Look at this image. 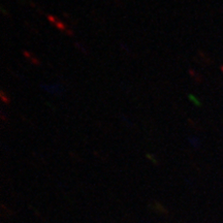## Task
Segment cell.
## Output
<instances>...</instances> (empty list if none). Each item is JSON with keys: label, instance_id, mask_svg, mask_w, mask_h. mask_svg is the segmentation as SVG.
<instances>
[{"label": "cell", "instance_id": "obj_3", "mask_svg": "<svg viewBox=\"0 0 223 223\" xmlns=\"http://www.w3.org/2000/svg\"><path fill=\"white\" fill-rule=\"evenodd\" d=\"M1 98H2V101L4 103H8L9 102V99H7V97L5 96L4 91H1Z\"/></svg>", "mask_w": 223, "mask_h": 223}, {"label": "cell", "instance_id": "obj_2", "mask_svg": "<svg viewBox=\"0 0 223 223\" xmlns=\"http://www.w3.org/2000/svg\"><path fill=\"white\" fill-rule=\"evenodd\" d=\"M24 55L26 56V57H28V59L30 60V61L32 62V63H34V64H40V61H37V60H35V59H34V58H35L34 56H32L31 54H29L28 52H26V51H25V52H24Z\"/></svg>", "mask_w": 223, "mask_h": 223}, {"label": "cell", "instance_id": "obj_4", "mask_svg": "<svg viewBox=\"0 0 223 223\" xmlns=\"http://www.w3.org/2000/svg\"><path fill=\"white\" fill-rule=\"evenodd\" d=\"M189 98L191 99V101H193V102H195L196 104H199V101L198 100H196V98L195 97H193L192 95H189Z\"/></svg>", "mask_w": 223, "mask_h": 223}, {"label": "cell", "instance_id": "obj_5", "mask_svg": "<svg viewBox=\"0 0 223 223\" xmlns=\"http://www.w3.org/2000/svg\"><path fill=\"white\" fill-rule=\"evenodd\" d=\"M196 138H189V142L191 143V144L193 145V146H195L196 147Z\"/></svg>", "mask_w": 223, "mask_h": 223}, {"label": "cell", "instance_id": "obj_1", "mask_svg": "<svg viewBox=\"0 0 223 223\" xmlns=\"http://www.w3.org/2000/svg\"><path fill=\"white\" fill-rule=\"evenodd\" d=\"M42 88L44 90H46V91L48 92H51V93H56V94H58L60 91H61V87H60L59 85H56V86H46V85H42Z\"/></svg>", "mask_w": 223, "mask_h": 223}]
</instances>
